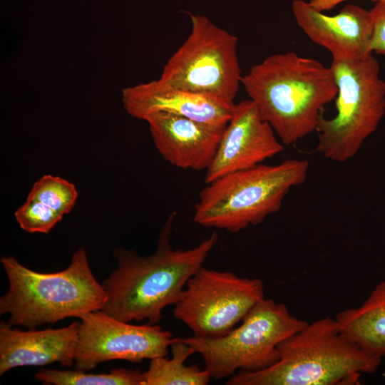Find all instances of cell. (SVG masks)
Masks as SVG:
<instances>
[{
	"mask_svg": "<svg viewBox=\"0 0 385 385\" xmlns=\"http://www.w3.org/2000/svg\"><path fill=\"white\" fill-rule=\"evenodd\" d=\"M124 109L132 117L145 120L155 112H168L224 130L232 107L210 97L170 86L160 79L122 91Z\"/></svg>",
	"mask_w": 385,
	"mask_h": 385,
	"instance_id": "14",
	"label": "cell"
},
{
	"mask_svg": "<svg viewBox=\"0 0 385 385\" xmlns=\"http://www.w3.org/2000/svg\"><path fill=\"white\" fill-rule=\"evenodd\" d=\"M308 160L260 164L207 183L199 193L193 220L199 225L237 233L277 212L289 190L307 178Z\"/></svg>",
	"mask_w": 385,
	"mask_h": 385,
	"instance_id": "5",
	"label": "cell"
},
{
	"mask_svg": "<svg viewBox=\"0 0 385 385\" xmlns=\"http://www.w3.org/2000/svg\"><path fill=\"white\" fill-rule=\"evenodd\" d=\"M189 16L190 33L168 60L159 79L232 107L242 78L238 39L204 16Z\"/></svg>",
	"mask_w": 385,
	"mask_h": 385,
	"instance_id": "8",
	"label": "cell"
},
{
	"mask_svg": "<svg viewBox=\"0 0 385 385\" xmlns=\"http://www.w3.org/2000/svg\"><path fill=\"white\" fill-rule=\"evenodd\" d=\"M9 288L0 297V314H9L7 324L36 329L67 317L102 309L107 296L94 277L86 250L81 247L63 270L43 273L2 256Z\"/></svg>",
	"mask_w": 385,
	"mask_h": 385,
	"instance_id": "4",
	"label": "cell"
},
{
	"mask_svg": "<svg viewBox=\"0 0 385 385\" xmlns=\"http://www.w3.org/2000/svg\"><path fill=\"white\" fill-rule=\"evenodd\" d=\"M279 360L256 371H238L227 385H337L358 384L377 371L381 359L366 353L327 316L308 323L277 346Z\"/></svg>",
	"mask_w": 385,
	"mask_h": 385,
	"instance_id": "3",
	"label": "cell"
},
{
	"mask_svg": "<svg viewBox=\"0 0 385 385\" xmlns=\"http://www.w3.org/2000/svg\"><path fill=\"white\" fill-rule=\"evenodd\" d=\"M370 11L373 17L370 50L385 55V2H376Z\"/></svg>",
	"mask_w": 385,
	"mask_h": 385,
	"instance_id": "21",
	"label": "cell"
},
{
	"mask_svg": "<svg viewBox=\"0 0 385 385\" xmlns=\"http://www.w3.org/2000/svg\"><path fill=\"white\" fill-rule=\"evenodd\" d=\"M349 1V0H310L309 4L314 9L319 11H328L342 2ZM374 1H384L385 0H372Z\"/></svg>",
	"mask_w": 385,
	"mask_h": 385,
	"instance_id": "22",
	"label": "cell"
},
{
	"mask_svg": "<svg viewBox=\"0 0 385 385\" xmlns=\"http://www.w3.org/2000/svg\"><path fill=\"white\" fill-rule=\"evenodd\" d=\"M176 212L165 220L154 253L142 256L132 250L115 248L117 267L102 282L107 299L102 311L119 320L144 319L158 324L162 312L180 299L188 279L202 266L218 241L216 232L197 246L173 249L170 238Z\"/></svg>",
	"mask_w": 385,
	"mask_h": 385,
	"instance_id": "1",
	"label": "cell"
},
{
	"mask_svg": "<svg viewBox=\"0 0 385 385\" xmlns=\"http://www.w3.org/2000/svg\"><path fill=\"white\" fill-rule=\"evenodd\" d=\"M63 216L43 203L28 199L14 212L20 227L29 233H48Z\"/></svg>",
	"mask_w": 385,
	"mask_h": 385,
	"instance_id": "20",
	"label": "cell"
},
{
	"mask_svg": "<svg viewBox=\"0 0 385 385\" xmlns=\"http://www.w3.org/2000/svg\"><path fill=\"white\" fill-rule=\"evenodd\" d=\"M265 298L261 279L202 266L187 282L173 315L194 337L216 339L233 329Z\"/></svg>",
	"mask_w": 385,
	"mask_h": 385,
	"instance_id": "9",
	"label": "cell"
},
{
	"mask_svg": "<svg viewBox=\"0 0 385 385\" xmlns=\"http://www.w3.org/2000/svg\"><path fill=\"white\" fill-rule=\"evenodd\" d=\"M78 198L74 184L58 176L45 175L32 186L27 199L38 201L64 215L73 208Z\"/></svg>",
	"mask_w": 385,
	"mask_h": 385,
	"instance_id": "19",
	"label": "cell"
},
{
	"mask_svg": "<svg viewBox=\"0 0 385 385\" xmlns=\"http://www.w3.org/2000/svg\"><path fill=\"white\" fill-rule=\"evenodd\" d=\"M34 378L48 385H143L145 380L143 371L125 368L102 374L41 368Z\"/></svg>",
	"mask_w": 385,
	"mask_h": 385,
	"instance_id": "18",
	"label": "cell"
},
{
	"mask_svg": "<svg viewBox=\"0 0 385 385\" xmlns=\"http://www.w3.org/2000/svg\"><path fill=\"white\" fill-rule=\"evenodd\" d=\"M338 87L336 115H322L316 150L324 158L344 163L352 158L378 128L385 113V81L372 53L361 60L332 58Z\"/></svg>",
	"mask_w": 385,
	"mask_h": 385,
	"instance_id": "6",
	"label": "cell"
},
{
	"mask_svg": "<svg viewBox=\"0 0 385 385\" xmlns=\"http://www.w3.org/2000/svg\"><path fill=\"white\" fill-rule=\"evenodd\" d=\"M335 319L341 331L364 351L379 359L385 357V280L361 306L347 308Z\"/></svg>",
	"mask_w": 385,
	"mask_h": 385,
	"instance_id": "16",
	"label": "cell"
},
{
	"mask_svg": "<svg viewBox=\"0 0 385 385\" xmlns=\"http://www.w3.org/2000/svg\"><path fill=\"white\" fill-rule=\"evenodd\" d=\"M307 324L293 316L285 304L265 298L226 335L182 339L201 356L211 378L221 379L237 371H256L274 364L279 360L278 344Z\"/></svg>",
	"mask_w": 385,
	"mask_h": 385,
	"instance_id": "7",
	"label": "cell"
},
{
	"mask_svg": "<svg viewBox=\"0 0 385 385\" xmlns=\"http://www.w3.org/2000/svg\"><path fill=\"white\" fill-rule=\"evenodd\" d=\"M241 84L286 145L316 131L323 108L338 93L330 67L293 51L267 57L242 76Z\"/></svg>",
	"mask_w": 385,
	"mask_h": 385,
	"instance_id": "2",
	"label": "cell"
},
{
	"mask_svg": "<svg viewBox=\"0 0 385 385\" xmlns=\"http://www.w3.org/2000/svg\"><path fill=\"white\" fill-rule=\"evenodd\" d=\"M283 145L252 100L235 103L215 155L206 170L205 183L260 165L283 151Z\"/></svg>",
	"mask_w": 385,
	"mask_h": 385,
	"instance_id": "11",
	"label": "cell"
},
{
	"mask_svg": "<svg viewBox=\"0 0 385 385\" xmlns=\"http://www.w3.org/2000/svg\"><path fill=\"white\" fill-rule=\"evenodd\" d=\"M156 149L170 165L184 170H206L224 130L168 112L145 119Z\"/></svg>",
	"mask_w": 385,
	"mask_h": 385,
	"instance_id": "13",
	"label": "cell"
},
{
	"mask_svg": "<svg viewBox=\"0 0 385 385\" xmlns=\"http://www.w3.org/2000/svg\"><path fill=\"white\" fill-rule=\"evenodd\" d=\"M172 357L160 356L150 361L144 374L143 385H206L209 372L197 364L187 365L186 360L195 351L182 338L175 337L170 345Z\"/></svg>",
	"mask_w": 385,
	"mask_h": 385,
	"instance_id": "17",
	"label": "cell"
},
{
	"mask_svg": "<svg viewBox=\"0 0 385 385\" xmlns=\"http://www.w3.org/2000/svg\"><path fill=\"white\" fill-rule=\"evenodd\" d=\"M74 355L76 370L91 371L100 363H133L166 356L174 337L158 324L134 325L101 309L83 314Z\"/></svg>",
	"mask_w": 385,
	"mask_h": 385,
	"instance_id": "10",
	"label": "cell"
},
{
	"mask_svg": "<svg viewBox=\"0 0 385 385\" xmlns=\"http://www.w3.org/2000/svg\"><path fill=\"white\" fill-rule=\"evenodd\" d=\"M81 322L67 327L21 331L0 323V376L19 366H43L58 362L74 366Z\"/></svg>",
	"mask_w": 385,
	"mask_h": 385,
	"instance_id": "15",
	"label": "cell"
},
{
	"mask_svg": "<svg viewBox=\"0 0 385 385\" xmlns=\"http://www.w3.org/2000/svg\"><path fill=\"white\" fill-rule=\"evenodd\" d=\"M292 11L304 34L312 42L327 49L332 58L361 60L372 53L370 11L347 4L337 14L327 16L309 3L294 0Z\"/></svg>",
	"mask_w": 385,
	"mask_h": 385,
	"instance_id": "12",
	"label": "cell"
}]
</instances>
